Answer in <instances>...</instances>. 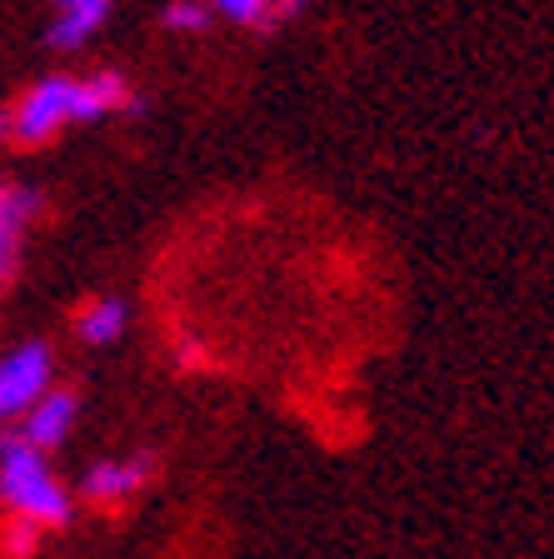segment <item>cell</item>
<instances>
[{"instance_id":"8992f818","label":"cell","mask_w":554,"mask_h":559,"mask_svg":"<svg viewBox=\"0 0 554 559\" xmlns=\"http://www.w3.org/2000/svg\"><path fill=\"white\" fill-rule=\"evenodd\" d=\"M75 419H81V395L70 390V384H50L46 395L35 400L31 409L21 415V435L35 444V450H60L75 430Z\"/></svg>"},{"instance_id":"4fadbf2b","label":"cell","mask_w":554,"mask_h":559,"mask_svg":"<svg viewBox=\"0 0 554 559\" xmlns=\"http://www.w3.org/2000/svg\"><path fill=\"white\" fill-rule=\"evenodd\" d=\"M175 360H180V365H200V345L180 340V345H175Z\"/></svg>"},{"instance_id":"ba28073f","label":"cell","mask_w":554,"mask_h":559,"mask_svg":"<svg viewBox=\"0 0 554 559\" xmlns=\"http://www.w3.org/2000/svg\"><path fill=\"white\" fill-rule=\"evenodd\" d=\"M130 325V305L120 300V295H101V300H91L81 314H75V335H81V345H116L120 335H126Z\"/></svg>"},{"instance_id":"5b68a950","label":"cell","mask_w":554,"mask_h":559,"mask_svg":"<svg viewBox=\"0 0 554 559\" xmlns=\"http://www.w3.org/2000/svg\"><path fill=\"white\" fill-rule=\"evenodd\" d=\"M46 210V195L21 180H0V290L15 280L25 250V230L35 225V215Z\"/></svg>"},{"instance_id":"5bb4252c","label":"cell","mask_w":554,"mask_h":559,"mask_svg":"<svg viewBox=\"0 0 554 559\" xmlns=\"http://www.w3.org/2000/svg\"><path fill=\"white\" fill-rule=\"evenodd\" d=\"M5 140H11V110L0 105V145H5Z\"/></svg>"},{"instance_id":"8fae6325","label":"cell","mask_w":554,"mask_h":559,"mask_svg":"<svg viewBox=\"0 0 554 559\" xmlns=\"http://www.w3.org/2000/svg\"><path fill=\"white\" fill-rule=\"evenodd\" d=\"M40 535H46L40 524H31V520H15L11 530H5V545H11V555H31V549L40 545Z\"/></svg>"},{"instance_id":"9c48e42d","label":"cell","mask_w":554,"mask_h":559,"mask_svg":"<svg viewBox=\"0 0 554 559\" xmlns=\"http://www.w3.org/2000/svg\"><path fill=\"white\" fill-rule=\"evenodd\" d=\"M210 11L245 31H275V0H210Z\"/></svg>"},{"instance_id":"30bf717a","label":"cell","mask_w":554,"mask_h":559,"mask_svg":"<svg viewBox=\"0 0 554 559\" xmlns=\"http://www.w3.org/2000/svg\"><path fill=\"white\" fill-rule=\"evenodd\" d=\"M210 21H215V11H205V0H170L161 11V25L170 35H205Z\"/></svg>"},{"instance_id":"7a4b0ae2","label":"cell","mask_w":554,"mask_h":559,"mask_svg":"<svg viewBox=\"0 0 554 559\" xmlns=\"http://www.w3.org/2000/svg\"><path fill=\"white\" fill-rule=\"evenodd\" d=\"M0 504L15 510V520H31L40 530H66L75 520V500L50 469L46 450H35L21 430H0Z\"/></svg>"},{"instance_id":"52a82bcc","label":"cell","mask_w":554,"mask_h":559,"mask_svg":"<svg viewBox=\"0 0 554 559\" xmlns=\"http://www.w3.org/2000/svg\"><path fill=\"white\" fill-rule=\"evenodd\" d=\"M110 15V0H56V21L46 25L50 50H81Z\"/></svg>"},{"instance_id":"3957f363","label":"cell","mask_w":554,"mask_h":559,"mask_svg":"<svg viewBox=\"0 0 554 559\" xmlns=\"http://www.w3.org/2000/svg\"><path fill=\"white\" fill-rule=\"evenodd\" d=\"M56 384V349L46 340H25V345L0 355V425H15L35 400Z\"/></svg>"},{"instance_id":"6da1fadb","label":"cell","mask_w":554,"mask_h":559,"mask_svg":"<svg viewBox=\"0 0 554 559\" xmlns=\"http://www.w3.org/2000/svg\"><path fill=\"white\" fill-rule=\"evenodd\" d=\"M110 110L120 116H145V95L130 91L120 70H95V75H46L21 95L11 110V140L21 145H46L66 126H91Z\"/></svg>"},{"instance_id":"7c38bea8","label":"cell","mask_w":554,"mask_h":559,"mask_svg":"<svg viewBox=\"0 0 554 559\" xmlns=\"http://www.w3.org/2000/svg\"><path fill=\"white\" fill-rule=\"evenodd\" d=\"M310 0H275V21H290V15H300Z\"/></svg>"},{"instance_id":"277c9868","label":"cell","mask_w":554,"mask_h":559,"mask_svg":"<svg viewBox=\"0 0 554 559\" xmlns=\"http://www.w3.org/2000/svg\"><path fill=\"white\" fill-rule=\"evenodd\" d=\"M161 469V454L155 450H140V454H126V460H95L81 479V495L91 504H126L135 500L140 489L155 479Z\"/></svg>"}]
</instances>
